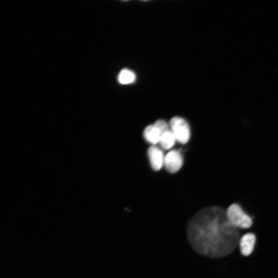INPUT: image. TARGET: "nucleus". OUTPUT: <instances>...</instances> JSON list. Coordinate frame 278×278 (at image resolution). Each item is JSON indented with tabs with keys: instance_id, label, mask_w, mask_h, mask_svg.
<instances>
[{
	"instance_id": "obj_1",
	"label": "nucleus",
	"mask_w": 278,
	"mask_h": 278,
	"mask_svg": "<svg viewBox=\"0 0 278 278\" xmlns=\"http://www.w3.org/2000/svg\"><path fill=\"white\" fill-rule=\"evenodd\" d=\"M186 236L196 253L211 259L227 256L241 239L239 230L228 220L226 210L218 206L198 211L188 223Z\"/></svg>"
},
{
	"instance_id": "obj_2",
	"label": "nucleus",
	"mask_w": 278,
	"mask_h": 278,
	"mask_svg": "<svg viewBox=\"0 0 278 278\" xmlns=\"http://www.w3.org/2000/svg\"><path fill=\"white\" fill-rule=\"evenodd\" d=\"M226 212L230 223L237 229H248L252 226V218L239 205L232 204L228 207Z\"/></svg>"
},
{
	"instance_id": "obj_3",
	"label": "nucleus",
	"mask_w": 278,
	"mask_h": 278,
	"mask_svg": "<svg viewBox=\"0 0 278 278\" xmlns=\"http://www.w3.org/2000/svg\"><path fill=\"white\" fill-rule=\"evenodd\" d=\"M170 126L179 143L187 144L190 138V129L188 123L183 118L175 116L171 119Z\"/></svg>"
},
{
	"instance_id": "obj_4",
	"label": "nucleus",
	"mask_w": 278,
	"mask_h": 278,
	"mask_svg": "<svg viewBox=\"0 0 278 278\" xmlns=\"http://www.w3.org/2000/svg\"><path fill=\"white\" fill-rule=\"evenodd\" d=\"M183 164V158L180 152L173 150L168 153L165 157L164 166L171 173L180 170Z\"/></svg>"
},
{
	"instance_id": "obj_5",
	"label": "nucleus",
	"mask_w": 278,
	"mask_h": 278,
	"mask_svg": "<svg viewBox=\"0 0 278 278\" xmlns=\"http://www.w3.org/2000/svg\"><path fill=\"white\" fill-rule=\"evenodd\" d=\"M148 156L152 168L157 171L160 170L164 165L165 157L162 150L152 146L148 150Z\"/></svg>"
},
{
	"instance_id": "obj_6",
	"label": "nucleus",
	"mask_w": 278,
	"mask_h": 278,
	"mask_svg": "<svg viewBox=\"0 0 278 278\" xmlns=\"http://www.w3.org/2000/svg\"><path fill=\"white\" fill-rule=\"evenodd\" d=\"M256 243V237L253 233L244 235L240 240L239 245L242 254L244 256L250 255L253 251Z\"/></svg>"
},
{
	"instance_id": "obj_7",
	"label": "nucleus",
	"mask_w": 278,
	"mask_h": 278,
	"mask_svg": "<svg viewBox=\"0 0 278 278\" xmlns=\"http://www.w3.org/2000/svg\"><path fill=\"white\" fill-rule=\"evenodd\" d=\"M162 134L154 125L147 127L144 131L146 140L152 145H155L160 143Z\"/></svg>"
},
{
	"instance_id": "obj_8",
	"label": "nucleus",
	"mask_w": 278,
	"mask_h": 278,
	"mask_svg": "<svg viewBox=\"0 0 278 278\" xmlns=\"http://www.w3.org/2000/svg\"><path fill=\"white\" fill-rule=\"evenodd\" d=\"M135 74L128 69H124L121 70L117 76L118 83L123 85L131 84L135 82Z\"/></svg>"
},
{
	"instance_id": "obj_9",
	"label": "nucleus",
	"mask_w": 278,
	"mask_h": 278,
	"mask_svg": "<svg viewBox=\"0 0 278 278\" xmlns=\"http://www.w3.org/2000/svg\"><path fill=\"white\" fill-rule=\"evenodd\" d=\"M176 139L171 129L164 133L161 137L160 143L165 150L171 149L175 145Z\"/></svg>"
},
{
	"instance_id": "obj_10",
	"label": "nucleus",
	"mask_w": 278,
	"mask_h": 278,
	"mask_svg": "<svg viewBox=\"0 0 278 278\" xmlns=\"http://www.w3.org/2000/svg\"><path fill=\"white\" fill-rule=\"evenodd\" d=\"M154 125L157 128L159 131H160L162 135L170 130V126L164 120H159L157 121L155 123Z\"/></svg>"
}]
</instances>
